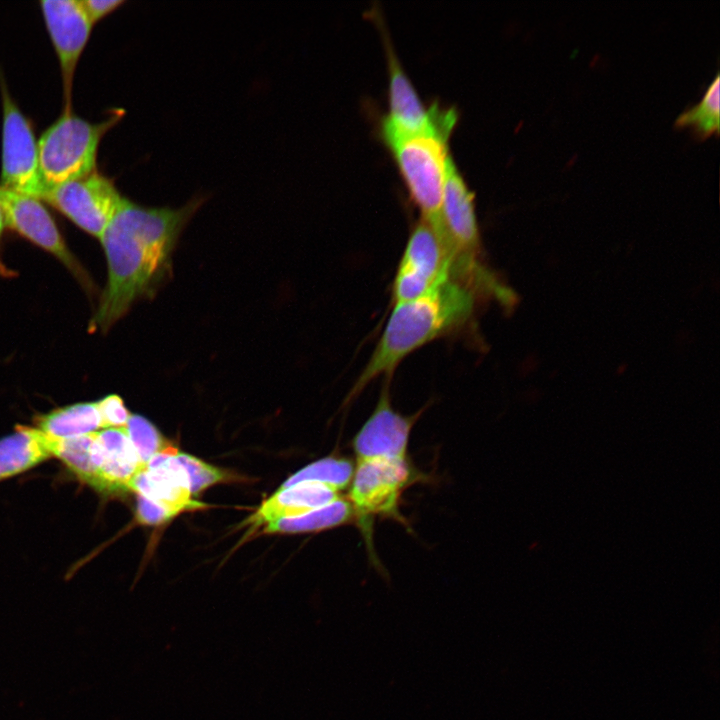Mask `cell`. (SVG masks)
I'll return each instance as SVG.
<instances>
[{
    "instance_id": "cell-5",
    "label": "cell",
    "mask_w": 720,
    "mask_h": 720,
    "mask_svg": "<svg viewBox=\"0 0 720 720\" xmlns=\"http://www.w3.org/2000/svg\"><path fill=\"white\" fill-rule=\"evenodd\" d=\"M413 480L415 472L408 459L356 461L347 499L371 553L374 518L389 517L405 523L399 510L400 497Z\"/></svg>"
},
{
    "instance_id": "cell-26",
    "label": "cell",
    "mask_w": 720,
    "mask_h": 720,
    "mask_svg": "<svg viewBox=\"0 0 720 720\" xmlns=\"http://www.w3.org/2000/svg\"><path fill=\"white\" fill-rule=\"evenodd\" d=\"M81 2L93 24L125 3L124 0H84Z\"/></svg>"
},
{
    "instance_id": "cell-21",
    "label": "cell",
    "mask_w": 720,
    "mask_h": 720,
    "mask_svg": "<svg viewBox=\"0 0 720 720\" xmlns=\"http://www.w3.org/2000/svg\"><path fill=\"white\" fill-rule=\"evenodd\" d=\"M720 122V76L717 74L701 101L680 114L675 125L692 127L696 136L705 139L718 134Z\"/></svg>"
},
{
    "instance_id": "cell-9",
    "label": "cell",
    "mask_w": 720,
    "mask_h": 720,
    "mask_svg": "<svg viewBox=\"0 0 720 720\" xmlns=\"http://www.w3.org/2000/svg\"><path fill=\"white\" fill-rule=\"evenodd\" d=\"M3 103L0 186L40 200L44 191L32 126L1 86Z\"/></svg>"
},
{
    "instance_id": "cell-25",
    "label": "cell",
    "mask_w": 720,
    "mask_h": 720,
    "mask_svg": "<svg viewBox=\"0 0 720 720\" xmlns=\"http://www.w3.org/2000/svg\"><path fill=\"white\" fill-rule=\"evenodd\" d=\"M173 516L165 507L137 495L136 519L139 523L145 525L161 524Z\"/></svg>"
},
{
    "instance_id": "cell-6",
    "label": "cell",
    "mask_w": 720,
    "mask_h": 720,
    "mask_svg": "<svg viewBox=\"0 0 720 720\" xmlns=\"http://www.w3.org/2000/svg\"><path fill=\"white\" fill-rule=\"evenodd\" d=\"M372 11L382 34L389 73V111L381 125L385 142L435 129L452 130L457 121L455 108L424 105L397 57L381 14L376 8Z\"/></svg>"
},
{
    "instance_id": "cell-12",
    "label": "cell",
    "mask_w": 720,
    "mask_h": 720,
    "mask_svg": "<svg viewBox=\"0 0 720 720\" xmlns=\"http://www.w3.org/2000/svg\"><path fill=\"white\" fill-rule=\"evenodd\" d=\"M0 211L4 227L50 252L75 274L82 276L78 263L41 200L0 186Z\"/></svg>"
},
{
    "instance_id": "cell-7",
    "label": "cell",
    "mask_w": 720,
    "mask_h": 720,
    "mask_svg": "<svg viewBox=\"0 0 720 720\" xmlns=\"http://www.w3.org/2000/svg\"><path fill=\"white\" fill-rule=\"evenodd\" d=\"M452 264L444 241L421 218L410 233L394 278V304L417 299L452 278Z\"/></svg>"
},
{
    "instance_id": "cell-1",
    "label": "cell",
    "mask_w": 720,
    "mask_h": 720,
    "mask_svg": "<svg viewBox=\"0 0 720 720\" xmlns=\"http://www.w3.org/2000/svg\"><path fill=\"white\" fill-rule=\"evenodd\" d=\"M203 201L197 198L171 209L144 207L123 198L100 237L108 281L92 320L95 328L108 330L136 300L154 293L170 272L181 232Z\"/></svg>"
},
{
    "instance_id": "cell-14",
    "label": "cell",
    "mask_w": 720,
    "mask_h": 720,
    "mask_svg": "<svg viewBox=\"0 0 720 720\" xmlns=\"http://www.w3.org/2000/svg\"><path fill=\"white\" fill-rule=\"evenodd\" d=\"M341 497L340 491L321 483H298L278 489L260 505L247 523L252 525V529H257L282 518L304 514Z\"/></svg>"
},
{
    "instance_id": "cell-24",
    "label": "cell",
    "mask_w": 720,
    "mask_h": 720,
    "mask_svg": "<svg viewBox=\"0 0 720 720\" xmlns=\"http://www.w3.org/2000/svg\"><path fill=\"white\" fill-rule=\"evenodd\" d=\"M102 427L119 428L127 424L131 414L127 410L122 398L116 394L108 395L96 402Z\"/></svg>"
},
{
    "instance_id": "cell-19",
    "label": "cell",
    "mask_w": 720,
    "mask_h": 720,
    "mask_svg": "<svg viewBox=\"0 0 720 720\" xmlns=\"http://www.w3.org/2000/svg\"><path fill=\"white\" fill-rule=\"evenodd\" d=\"M354 520L353 508L347 498L341 497L332 503L304 514L287 517L268 523L263 533L316 532L338 527Z\"/></svg>"
},
{
    "instance_id": "cell-13",
    "label": "cell",
    "mask_w": 720,
    "mask_h": 720,
    "mask_svg": "<svg viewBox=\"0 0 720 720\" xmlns=\"http://www.w3.org/2000/svg\"><path fill=\"white\" fill-rule=\"evenodd\" d=\"M177 449L170 446L153 456L131 479L128 490L169 510L174 516L183 511L206 507L191 498L184 468L175 458Z\"/></svg>"
},
{
    "instance_id": "cell-11",
    "label": "cell",
    "mask_w": 720,
    "mask_h": 720,
    "mask_svg": "<svg viewBox=\"0 0 720 720\" xmlns=\"http://www.w3.org/2000/svg\"><path fill=\"white\" fill-rule=\"evenodd\" d=\"M43 18L58 56L63 78L65 113L71 112L73 77L93 23L81 1L43 0Z\"/></svg>"
},
{
    "instance_id": "cell-27",
    "label": "cell",
    "mask_w": 720,
    "mask_h": 720,
    "mask_svg": "<svg viewBox=\"0 0 720 720\" xmlns=\"http://www.w3.org/2000/svg\"><path fill=\"white\" fill-rule=\"evenodd\" d=\"M3 229H4V224H3L2 214H1V211H0V239H1V236H2V233H3Z\"/></svg>"
},
{
    "instance_id": "cell-4",
    "label": "cell",
    "mask_w": 720,
    "mask_h": 720,
    "mask_svg": "<svg viewBox=\"0 0 720 720\" xmlns=\"http://www.w3.org/2000/svg\"><path fill=\"white\" fill-rule=\"evenodd\" d=\"M452 130L428 132L389 140V146L411 198L440 237L443 235L441 206Z\"/></svg>"
},
{
    "instance_id": "cell-16",
    "label": "cell",
    "mask_w": 720,
    "mask_h": 720,
    "mask_svg": "<svg viewBox=\"0 0 720 720\" xmlns=\"http://www.w3.org/2000/svg\"><path fill=\"white\" fill-rule=\"evenodd\" d=\"M49 457L47 434L38 428L16 426L15 432L0 439V481L23 473Z\"/></svg>"
},
{
    "instance_id": "cell-20",
    "label": "cell",
    "mask_w": 720,
    "mask_h": 720,
    "mask_svg": "<svg viewBox=\"0 0 720 720\" xmlns=\"http://www.w3.org/2000/svg\"><path fill=\"white\" fill-rule=\"evenodd\" d=\"M354 468L355 464L349 458L328 456L300 469L286 479L278 489H285L302 482H315L341 491L349 487Z\"/></svg>"
},
{
    "instance_id": "cell-10",
    "label": "cell",
    "mask_w": 720,
    "mask_h": 720,
    "mask_svg": "<svg viewBox=\"0 0 720 720\" xmlns=\"http://www.w3.org/2000/svg\"><path fill=\"white\" fill-rule=\"evenodd\" d=\"M390 378L383 385L372 414L353 439L356 461L407 459L409 436L423 410L403 415L391 405Z\"/></svg>"
},
{
    "instance_id": "cell-18",
    "label": "cell",
    "mask_w": 720,
    "mask_h": 720,
    "mask_svg": "<svg viewBox=\"0 0 720 720\" xmlns=\"http://www.w3.org/2000/svg\"><path fill=\"white\" fill-rule=\"evenodd\" d=\"M37 428L57 438H72L102 427L96 402H83L54 409L36 418Z\"/></svg>"
},
{
    "instance_id": "cell-8",
    "label": "cell",
    "mask_w": 720,
    "mask_h": 720,
    "mask_svg": "<svg viewBox=\"0 0 720 720\" xmlns=\"http://www.w3.org/2000/svg\"><path fill=\"white\" fill-rule=\"evenodd\" d=\"M40 200L100 239L123 198L113 181L96 170L80 179L46 189Z\"/></svg>"
},
{
    "instance_id": "cell-3",
    "label": "cell",
    "mask_w": 720,
    "mask_h": 720,
    "mask_svg": "<svg viewBox=\"0 0 720 720\" xmlns=\"http://www.w3.org/2000/svg\"><path fill=\"white\" fill-rule=\"evenodd\" d=\"M122 115L118 111L105 121L91 123L64 112L48 127L37 143L44 191L96 171L100 141Z\"/></svg>"
},
{
    "instance_id": "cell-22",
    "label": "cell",
    "mask_w": 720,
    "mask_h": 720,
    "mask_svg": "<svg viewBox=\"0 0 720 720\" xmlns=\"http://www.w3.org/2000/svg\"><path fill=\"white\" fill-rule=\"evenodd\" d=\"M125 429L142 467H144L153 456L170 447L169 442H167L157 428L140 415H131Z\"/></svg>"
},
{
    "instance_id": "cell-17",
    "label": "cell",
    "mask_w": 720,
    "mask_h": 720,
    "mask_svg": "<svg viewBox=\"0 0 720 720\" xmlns=\"http://www.w3.org/2000/svg\"><path fill=\"white\" fill-rule=\"evenodd\" d=\"M47 444L51 456L59 458L81 481L96 489L103 461L96 432L72 438L47 434Z\"/></svg>"
},
{
    "instance_id": "cell-15",
    "label": "cell",
    "mask_w": 720,
    "mask_h": 720,
    "mask_svg": "<svg viewBox=\"0 0 720 720\" xmlns=\"http://www.w3.org/2000/svg\"><path fill=\"white\" fill-rule=\"evenodd\" d=\"M96 434L103 453L96 489L128 490L129 482L142 466L125 427L107 428Z\"/></svg>"
},
{
    "instance_id": "cell-23",
    "label": "cell",
    "mask_w": 720,
    "mask_h": 720,
    "mask_svg": "<svg viewBox=\"0 0 720 720\" xmlns=\"http://www.w3.org/2000/svg\"><path fill=\"white\" fill-rule=\"evenodd\" d=\"M175 458L187 474L191 495H196L205 488L226 479L224 471L192 455L177 450Z\"/></svg>"
},
{
    "instance_id": "cell-2",
    "label": "cell",
    "mask_w": 720,
    "mask_h": 720,
    "mask_svg": "<svg viewBox=\"0 0 720 720\" xmlns=\"http://www.w3.org/2000/svg\"><path fill=\"white\" fill-rule=\"evenodd\" d=\"M474 293L465 283L450 278L417 299L395 304L346 401H351L375 378L391 377L413 351L463 326L473 314Z\"/></svg>"
}]
</instances>
